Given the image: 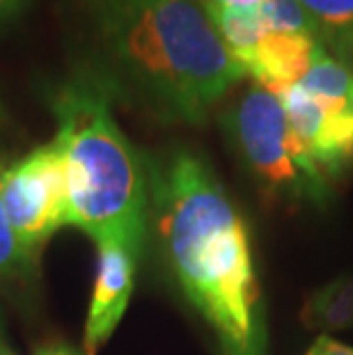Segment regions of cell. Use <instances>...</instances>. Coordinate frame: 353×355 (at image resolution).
I'll list each match as a JSON object with an SVG mask.
<instances>
[{"mask_svg": "<svg viewBox=\"0 0 353 355\" xmlns=\"http://www.w3.org/2000/svg\"><path fill=\"white\" fill-rule=\"evenodd\" d=\"M112 99L165 124H202L246 76L198 0H71Z\"/></svg>", "mask_w": 353, "mask_h": 355, "instance_id": "obj_1", "label": "cell"}, {"mask_svg": "<svg viewBox=\"0 0 353 355\" xmlns=\"http://www.w3.org/2000/svg\"><path fill=\"white\" fill-rule=\"evenodd\" d=\"M149 218L165 261L223 355H266L261 291L246 220L202 156L177 147L147 161Z\"/></svg>", "mask_w": 353, "mask_h": 355, "instance_id": "obj_2", "label": "cell"}, {"mask_svg": "<svg viewBox=\"0 0 353 355\" xmlns=\"http://www.w3.org/2000/svg\"><path fill=\"white\" fill-rule=\"evenodd\" d=\"M112 94L78 69L51 94L55 142L62 152L69 225L96 241H122L142 254L149 225L147 161L112 115Z\"/></svg>", "mask_w": 353, "mask_h": 355, "instance_id": "obj_3", "label": "cell"}, {"mask_svg": "<svg viewBox=\"0 0 353 355\" xmlns=\"http://www.w3.org/2000/svg\"><path fill=\"white\" fill-rule=\"evenodd\" d=\"M223 131L268 200L326 204L330 179L298 140L280 94L252 83L225 110Z\"/></svg>", "mask_w": 353, "mask_h": 355, "instance_id": "obj_4", "label": "cell"}, {"mask_svg": "<svg viewBox=\"0 0 353 355\" xmlns=\"http://www.w3.org/2000/svg\"><path fill=\"white\" fill-rule=\"evenodd\" d=\"M289 124L328 179L353 170V69L321 46L310 69L280 94Z\"/></svg>", "mask_w": 353, "mask_h": 355, "instance_id": "obj_5", "label": "cell"}, {"mask_svg": "<svg viewBox=\"0 0 353 355\" xmlns=\"http://www.w3.org/2000/svg\"><path fill=\"white\" fill-rule=\"evenodd\" d=\"M3 204L24 250L40 259L46 241L58 230L69 227L64 161L55 140L5 165Z\"/></svg>", "mask_w": 353, "mask_h": 355, "instance_id": "obj_6", "label": "cell"}, {"mask_svg": "<svg viewBox=\"0 0 353 355\" xmlns=\"http://www.w3.org/2000/svg\"><path fill=\"white\" fill-rule=\"evenodd\" d=\"M96 248H99V263H96V279L87 309L85 337H83L85 355H94L122 321L136 284L140 259V252L122 241H103Z\"/></svg>", "mask_w": 353, "mask_h": 355, "instance_id": "obj_7", "label": "cell"}, {"mask_svg": "<svg viewBox=\"0 0 353 355\" xmlns=\"http://www.w3.org/2000/svg\"><path fill=\"white\" fill-rule=\"evenodd\" d=\"M324 46L317 35L303 33H268L241 60V69L257 85L284 94L305 76L317 51Z\"/></svg>", "mask_w": 353, "mask_h": 355, "instance_id": "obj_8", "label": "cell"}, {"mask_svg": "<svg viewBox=\"0 0 353 355\" xmlns=\"http://www.w3.org/2000/svg\"><path fill=\"white\" fill-rule=\"evenodd\" d=\"M330 55L353 69V0H298Z\"/></svg>", "mask_w": 353, "mask_h": 355, "instance_id": "obj_9", "label": "cell"}, {"mask_svg": "<svg viewBox=\"0 0 353 355\" xmlns=\"http://www.w3.org/2000/svg\"><path fill=\"white\" fill-rule=\"evenodd\" d=\"M300 321L310 330H347L353 328V273L333 279L307 296Z\"/></svg>", "mask_w": 353, "mask_h": 355, "instance_id": "obj_10", "label": "cell"}, {"mask_svg": "<svg viewBox=\"0 0 353 355\" xmlns=\"http://www.w3.org/2000/svg\"><path fill=\"white\" fill-rule=\"evenodd\" d=\"M3 172L5 165L0 163V279H21L33 273L37 259L24 250V245H21V241L10 225V218L5 214Z\"/></svg>", "mask_w": 353, "mask_h": 355, "instance_id": "obj_11", "label": "cell"}, {"mask_svg": "<svg viewBox=\"0 0 353 355\" xmlns=\"http://www.w3.org/2000/svg\"><path fill=\"white\" fill-rule=\"evenodd\" d=\"M305 355H353V349L347 344L337 342V339H333L330 335H319Z\"/></svg>", "mask_w": 353, "mask_h": 355, "instance_id": "obj_12", "label": "cell"}, {"mask_svg": "<svg viewBox=\"0 0 353 355\" xmlns=\"http://www.w3.org/2000/svg\"><path fill=\"white\" fill-rule=\"evenodd\" d=\"M28 5L30 0H0V28L14 19H19L28 10Z\"/></svg>", "mask_w": 353, "mask_h": 355, "instance_id": "obj_13", "label": "cell"}, {"mask_svg": "<svg viewBox=\"0 0 353 355\" xmlns=\"http://www.w3.org/2000/svg\"><path fill=\"white\" fill-rule=\"evenodd\" d=\"M205 7V12H216V10H234V7H255L264 0H198Z\"/></svg>", "mask_w": 353, "mask_h": 355, "instance_id": "obj_14", "label": "cell"}, {"mask_svg": "<svg viewBox=\"0 0 353 355\" xmlns=\"http://www.w3.org/2000/svg\"><path fill=\"white\" fill-rule=\"evenodd\" d=\"M35 355H85V353H78L76 349H71V346H67V344H49V346L37 349Z\"/></svg>", "mask_w": 353, "mask_h": 355, "instance_id": "obj_15", "label": "cell"}, {"mask_svg": "<svg viewBox=\"0 0 353 355\" xmlns=\"http://www.w3.org/2000/svg\"><path fill=\"white\" fill-rule=\"evenodd\" d=\"M0 355H17V353H14V351L10 349V346L5 344V339H3V337H0Z\"/></svg>", "mask_w": 353, "mask_h": 355, "instance_id": "obj_16", "label": "cell"}]
</instances>
